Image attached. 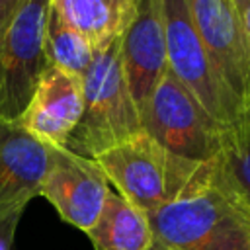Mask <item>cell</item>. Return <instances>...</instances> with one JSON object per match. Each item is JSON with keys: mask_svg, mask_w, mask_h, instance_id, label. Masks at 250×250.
<instances>
[{"mask_svg": "<svg viewBox=\"0 0 250 250\" xmlns=\"http://www.w3.org/2000/svg\"><path fill=\"white\" fill-rule=\"evenodd\" d=\"M94 160L117 193L148 217L180 193L201 166L172 154L146 131L113 145Z\"/></svg>", "mask_w": 250, "mask_h": 250, "instance_id": "cell-3", "label": "cell"}, {"mask_svg": "<svg viewBox=\"0 0 250 250\" xmlns=\"http://www.w3.org/2000/svg\"><path fill=\"white\" fill-rule=\"evenodd\" d=\"M148 219L154 238L174 250H250V209L223 184L211 160Z\"/></svg>", "mask_w": 250, "mask_h": 250, "instance_id": "cell-1", "label": "cell"}, {"mask_svg": "<svg viewBox=\"0 0 250 250\" xmlns=\"http://www.w3.org/2000/svg\"><path fill=\"white\" fill-rule=\"evenodd\" d=\"M211 162L223 184L250 209V111L221 127L219 152Z\"/></svg>", "mask_w": 250, "mask_h": 250, "instance_id": "cell-14", "label": "cell"}, {"mask_svg": "<svg viewBox=\"0 0 250 250\" xmlns=\"http://www.w3.org/2000/svg\"><path fill=\"white\" fill-rule=\"evenodd\" d=\"M166 29V59L174 76L193 94L221 127L240 119L246 111L213 64L191 21L188 0H162Z\"/></svg>", "mask_w": 250, "mask_h": 250, "instance_id": "cell-4", "label": "cell"}, {"mask_svg": "<svg viewBox=\"0 0 250 250\" xmlns=\"http://www.w3.org/2000/svg\"><path fill=\"white\" fill-rule=\"evenodd\" d=\"M82 80V115L66 148L80 156L96 158L100 152L143 131L141 113L121 66L119 39L94 53Z\"/></svg>", "mask_w": 250, "mask_h": 250, "instance_id": "cell-2", "label": "cell"}, {"mask_svg": "<svg viewBox=\"0 0 250 250\" xmlns=\"http://www.w3.org/2000/svg\"><path fill=\"white\" fill-rule=\"evenodd\" d=\"M242 20H244V25H246V31H248V35H250V6L244 10V14H242Z\"/></svg>", "mask_w": 250, "mask_h": 250, "instance_id": "cell-21", "label": "cell"}, {"mask_svg": "<svg viewBox=\"0 0 250 250\" xmlns=\"http://www.w3.org/2000/svg\"><path fill=\"white\" fill-rule=\"evenodd\" d=\"M49 145L18 123L0 121V207H16L39 195Z\"/></svg>", "mask_w": 250, "mask_h": 250, "instance_id": "cell-11", "label": "cell"}, {"mask_svg": "<svg viewBox=\"0 0 250 250\" xmlns=\"http://www.w3.org/2000/svg\"><path fill=\"white\" fill-rule=\"evenodd\" d=\"M25 2L27 0H0V33L6 29V25L14 20V16Z\"/></svg>", "mask_w": 250, "mask_h": 250, "instance_id": "cell-17", "label": "cell"}, {"mask_svg": "<svg viewBox=\"0 0 250 250\" xmlns=\"http://www.w3.org/2000/svg\"><path fill=\"white\" fill-rule=\"evenodd\" d=\"M45 57L49 66H57L64 72L84 76L90 68L94 51L82 33L51 4L45 25Z\"/></svg>", "mask_w": 250, "mask_h": 250, "instance_id": "cell-15", "label": "cell"}, {"mask_svg": "<svg viewBox=\"0 0 250 250\" xmlns=\"http://www.w3.org/2000/svg\"><path fill=\"white\" fill-rule=\"evenodd\" d=\"M82 105V76L49 66L16 123L49 146H66L80 121Z\"/></svg>", "mask_w": 250, "mask_h": 250, "instance_id": "cell-10", "label": "cell"}, {"mask_svg": "<svg viewBox=\"0 0 250 250\" xmlns=\"http://www.w3.org/2000/svg\"><path fill=\"white\" fill-rule=\"evenodd\" d=\"M109 191V182L94 158L80 156L66 146H49V162L39 195L55 207L64 223L86 234Z\"/></svg>", "mask_w": 250, "mask_h": 250, "instance_id": "cell-7", "label": "cell"}, {"mask_svg": "<svg viewBox=\"0 0 250 250\" xmlns=\"http://www.w3.org/2000/svg\"><path fill=\"white\" fill-rule=\"evenodd\" d=\"M141 121L143 131L176 156L209 162L219 152L221 125L211 119L170 68L158 80Z\"/></svg>", "mask_w": 250, "mask_h": 250, "instance_id": "cell-5", "label": "cell"}, {"mask_svg": "<svg viewBox=\"0 0 250 250\" xmlns=\"http://www.w3.org/2000/svg\"><path fill=\"white\" fill-rule=\"evenodd\" d=\"M16 209H25L23 205H16V207H0V221L6 217V215H10L12 211H16Z\"/></svg>", "mask_w": 250, "mask_h": 250, "instance_id": "cell-19", "label": "cell"}, {"mask_svg": "<svg viewBox=\"0 0 250 250\" xmlns=\"http://www.w3.org/2000/svg\"><path fill=\"white\" fill-rule=\"evenodd\" d=\"M150 250H174V248H170V246H166L164 242H160V240H156V238H154V242H152Z\"/></svg>", "mask_w": 250, "mask_h": 250, "instance_id": "cell-20", "label": "cell"}, {"mask_svg": "<svg viewBox=\"0 0 250 250\" xmlns=\"http://www.w3.org/2000/svg\"><path fill=\"white\" fill-rule=\"evenodd\" d=\"M119 55L131 96L143 113L168 68L162 0H135L133 20L119 37Z\"/></svg>", "mask_w": 250, "mask_h": 250, "instance_id": "cell-9", "label": "cell"}, {"mask_svg": "<svg viewBox=\"0 0 250 250\" xmlns=\"http://www.w3.org/2000/svg\"><path fill=\"white\" fill-rule=\"evenodd\" d=\"M94 250H150L154 232L150 219L117 191H109L104 207L86 232Z\"/></svg>", "mask_w": 250, "mask_h": 250, "instance_id": "cell-12", "label": "cell"}, {"mask_svg": "<svg viewBox=\"0 0 250 250\" xmlns=\"http://www.w3.org/2000/svg\"><path fill=\"white\" fill-rule=\"evenodd\" d=\"M232 4L236 6V10H238L240 14H244V10L250 6V0H232Z\"/></svg>", "mask_w": 250, "mask_h": 250, "instance_id": "cell-18", "label": "cell"}, {"mask_svg": "<svg viewBox=\"0 0 250 250\" xmlns=\"http://www.w3.org/2000/svg\"><path fill=\"white\" fill-rule=\"evenodd\" d=\"M23 211L25 209H16L0 221V250H12L14 234H16V229L20 225V219H21Z\"/></svg>", "mask_w": 250, "mask_h": 250, "instance_id": "cell-16", "label": "cell"}, {"mask_svg": "<svg viewBox=\"0 0 250 250\" xmlns=\"http://www.w3.org/2000/svg\"><path fill=\"white\" fill-rule=\"evenodd\" d=\"M51 4L82 33L94 53L115 43L135 14V0H51Z\"/></svg>", "mask_w": 250, "mask_h": 250, "instance_id": "cell-13", "label": "cell"}, {"mask_svg": "<svg viewBox=\"0 0 250 250\" xmlns=\"http://www.w3.org/2000/svg\"><path fill=\"white\" fill-rule=\"evenodd\" d=\"M188 10L213 64L250 109V35L232 0H188Z\"/></svg>", "mask_w": 250, "mask_h": 250, "instance_id": "cell-8", "label": "cell"}, {"mask_svg": "<svg viewBox=\"0 0 250 250\" xmlns=\"http://www.w3.org/2000/svg\"><path fill=\"white\" fill-rule=\"evenodd\" d=\"M49 6L51 0H27L0 33V121L21 117L49 68L43 45Z\"/></svg>", "mask_w": 250, "mask_h": 250, "instance_id": "cell-6", "label": "cell"}]
</instances>
